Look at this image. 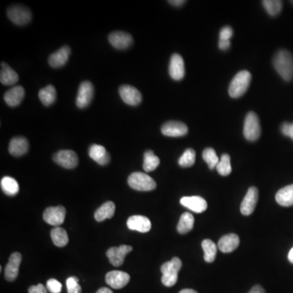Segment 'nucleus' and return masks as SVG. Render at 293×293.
Listing matches in <instances>:
<instances>
[{
    "label": "nucleus",
    "mask_w": 293,
    "mask_h": 293,
    "mask_svg": "<svg viewBox=\"0 0 293 293\" xmlns=\"http://www.w3.org/2000/svg\"><path fill=\"white\" fill-rule=\"evenodd\" d=\"M273 65L282 79L286 82L293 79V56L289 51L281 49L275 53Z\"/></svg>",
    "instance_id": "1"
},
{
    "label": "nucleus",
    "mask_w": 293,
    "mask_h": 293,
    "mask_svg": "<svg viewBox=\"0 0 293 293\" xmlns=\"http://www.w3.org/2000/svg\"><path fill=\"white\" fill-rule=\"evenodd\" d=\"M181 268L182 261L179 257H174L171 261H167L161 265V281L165 287H173L175 285L178 281V275Z\"/></svg>",
    "instance_id": "2"
},
{
    "label": "nucleus",
    "mask_w": 293,
    "mask_h": 293,
    "mask_svg": "<svg viewBox=\"0 0 293 293\" xmlns=\"http://www.w3.org/2000/svg\"><path fill=\"white\" fill-rule=\"evenodd\" d=\"M251 80L252 75L249 71L242 70L238 72L234 77L230 84V96L232 98H239L242 96L247 91Z\"/></svg>",
    "instance_id": "3"
},
{
    "label": "nucleus",
    "mask_w": 293,
    "mask_h": 293,
    "mask_svg": "<svg viewBox=\"0 0 293 293\" xmlns=\"http://www.w3.org/2000/svg\"><path fill=\"white\" fill-rule=\"evenodd\" d=\"M128 184L131 188L140 191H153L157 187L154 179L149 175L141 172L131 174L128 178Z\"/></svg>",
    "instance_id": "4"
},
{
    "label": "nucleus",
    "mask_w": 293,
    "mask_h": 293,
    "mask_svg": "<svg viewBox=\"0 0 293 293\" xmlns=\"http://www.w3.org/2000/svg\"><path fill=\"white\" fill-rule=\"evenodd\" d=\"M243 135L245 139L252 142L259 139L261 135V126L259 118L254 112H249L245 117Z\"/></svg>",
    "instance_id": "5"
},
{
    "label": "nucleus",
    "mask_w": 293,
    "mask_h": 293,
    "mask_svg": "<svg viewBox=\"0 0 293 293\" xmlns=\"http://www.w3.org/2000/svg\"><path fill=\"white\" fill-rule=\"evenodd\" d=\"M7 14L8 18L17 26H25L28 24L32 18V13L30 9L22 5L11 6L8 8Z\"/></svg>",
    "instance_id": "6"
},
{
    "label": "nucleus",
    "mask_w": 293,
    "mask_h": 293,
    "mask_svg": "<svg viewBox=\"0 0 293 293\" xmlns=\"http://www.w3.org/2000/svg\"><path fill=\"white\" fill-rule=\"evenodd\" d=\"M94 95V87L92 83L89 81H85L79 86L78 95H77L76 104L79 109L87 108L92 101Z\"/></svg>",
    "instance_id": "7"
},
{
    "label": "nucleus",
    "mask_w": 293,
    "mask_h": 293,
    "mask_svg": "<svg viewBox=\"0 0 293 293\" xmlns=\"http://www.w3.org/2000/svg\"><path fill=\"white\" fill-rule=\"evenodd\" d=\"M55 162L65 169H74L79 164V157L75 152L60 150L53 156Z\"/></svg>",
    "instance_id": "8"
},
{
    "label": "nucleus",
    "mask_w": 293,
    "mask_h": 293,
    "mask_svg": "<svg viewBox=\"0 0 293 293\" xmlns=\"http://www.w3.org/2000/svg\"><path fill=\"white\" fill-rule=\"evenodd\" d=\"M66 210L63 206L49 207L43 213V219L49 225L58 227L64 222Z\"/></svg>",
    "instance_id": "9"
},
{
    "label": "nucleus",
    "mask_w": 293,
    "mask_h": 293,
    "mask_svg": "<svg viewBox=\"0 0 293 293\" xmlns=\"http://www.w3.org/2000/svg\"><path fill=\"white\" fill-rule=\"evenodd\" d=\"M258 190L257 187H249L247 194L243 198L240 205L241 213L245 216H249L254 212L256 206H257V201H258Z\"/></svg>",
    "instance_id": "10"
},
{
    "label": "nucleus",
    "mask_w": 293,
    "mask_h": 293,
    "mask_svg": "<svg viewBox=\"0 0 293 293\" xmlns=\"http://www.w3.org/2000/svg\"><path fill=\"white\" fill-rule=\"evenodd\" d=\"M133 248L130 245H120L119 247H113L107 251L106 255L109 262L114 266L118 267L124 262L125 257L132 251Z\"/></svg>",
    "instance_id": "11"
},
{
    "label": "nucleus",
    "mask_w": 293,
    "mask_h": 293,
    "mask_svg": "<svg viewBox=\"0 0 293 293\" xmlns=\"http://www.w3.org/2000/svg\"><path fill=\"white\" fill-rule=\"evenodd\" d=\"M119 94L127 105L131 106H137L142 101V94L138 89L129 85H123L119 88Z\"/></svg>",
    "instance_id": "12"
},
{
    "label": "nucleus",
    "mask_w": 293,
    "mask_h": 293,
    "mask_svg": "<svg viewBox=\"0 0 293 293\" xmlns=\"http://www.w3.org/2000/svg\"><path fill=\"white\" fill-rule=\"evenodd\" d=\"M130 275L124 271H113L107 274L105 281L107 284L114 289H120L126 287L130 282Z\"/></svg>",
    "instance_id": "13"
},
{
    "label": "nucleus",
    "mask_w": 293,
    "mask_h": 293,
    "mask_svg": "<svg viewBox=\"0 0 293 293\" xmlns=\"http://www.w3.org/2000/svg\"><path fill=\"white\" fill-rule=\"evenodd\" d=\"M161 132L165 136H184L188 132V127H187V125L181 123V121L169 120L161 127Z\"/></svg>",
    "instance_id": "14"
},
{
    "label": "nucleus",
    "mask_w": 293,
    "mask_h": 293,
    "mask_svg": "<svg viewBox=\"0 0 293 293\" xmlns=\"http://www.w3.org/2000/svg\"><path fill=\"white\" fill-rule=\"evenodd\" d=\"M109 40L111 45L118 50L129 48L133 43V38L131 34L123 31L111 33L109 34Z\"/></svg>",
    "instance_id": "15"
},
{
    "label": "nucleus",
    "mask_w": 293,
    "mask_h": 293,
    "mask_svg": "<svg viewBox=\"0 0 293 293\" xmlns=\"http://www.w3.org/2000/svg\"><path fill=\"white\" fill-rule=\"evenodd\" d=\"M169 72L171 78L175 81H180L185 76V65L183 57L179 54H173L170 58Z\"/></svg>",
    "instance_id": "16"
},
{
    "label": "nucleus",
    "mask_w": 293,
    "mask_h": 293,
    "mask_svg": "<svg viewBox=\"0 0 293 293\" xmlns=\"http://www.w3.org/2000/svg\"><path fill=\"white\" fill-rule=\"evenodd\" d=\"M21 254L20 253H12L9 257L8 263L5 267V279L8 281H14L15 279L17 278L19 273V267H20V262H21Z\"/></svg>",
    "instance_id": "17"
},
{
    "label": "nucleus",
    "mask_w": 293,
    "mask_h": 293,
    "mask_svg": "<svg viewBox=\"0 0 293 293\" xmlns=\"http://www.w3.org/2000/svg\"><path fill=\"white\" fill-rule=\"evenodd\" d=\"M127 227L131 231H137L141 233H146L152 228L150 220L144 216L134 215L127 220Z\"/></svg>",
    "instance_id": "18"
},
{
    "label": "nucleus",
    "mask_w": 293,
    "mask_h": 293,
    "mask_svg": "<svg viewBox=\"0 0 293 293\" xmlns=\"http://www.w3.org/2000/svg\"><path fill=\"white\" fill-rule=\"evenodd\" d=\"M181 205L186 207L195 213H203L208 208V204L204 198L201 197H185L180 200Z\"/></svg>",
    "instance_id": "19"
},
{
    "label": "nucleus",
    "mask_w": 293,
    "mask_h": 293,
    "mask_svg": "<svg viewBox=\"0 0 293 293\" xmlns=\"http://www.w3.org/2000/svg\"><path fill=\"white\" fill-rule=\"evenodd\" d=\"M70 47L64 46L60 47L56 53L51 55L48 58V63L53 68H60L68 62L70 55Z\"/></svg>",
    "instance_id": "20"
},
{
    "label": "nucleus",
    "mask_w": 293,
    "mask_h": 293,
    "mask_svg": "<svg viewBox=\"0 0 293 293\" xmlns=\"http://www.w3.org/2000/svg\"><path fill=\"white\" fill-rule=\"evenodd\" d=\"M89 156L99 165H106L110 161V156L105 146L101 145L93 144L89 149Z\"/></svg>",
    "instance_id": "21"
},
{
    "label": "nucleus",
    "mask_w": 293,
    "mask_h": 293,
    "mask_svg": "<svg viewBox=\"0 0 293 293\" xmlns=\"http://www.w3.org/2000/svg\"><path fill=\"white\" fill-rule=\"evenodd\" d=\"M25 97V90L21 86H16L8 90L4 94V101L8 106L16 107L22 102Z\"/></svg>",
    "instance_id": "22"
},
{
    "label": "nucleus",
    "mask_w": 293,
    "mask_h": 293,
    "mask_svg": "<svg viewBox=\"0 0 293 293\" xmlns=\"http://www.w3.org/2000/svg\"><path fill=\"white\" fill-rule=\"evenodd\" d=\"M28 140L24 137H15L10 141L8 151H9V153L12 156L20 157V156L26 154L28 152Z\"/></svg>",
    "instance_id": "23"
},
{
    "label": "nucleus",
    "mask_w": 293,
    "mask_h": 293,
    "mask_svg": "<svg viewBox=\"0 0 293 293\" xmlns=\"http://www.w3.org/2000/svg\"><path fill=\"white\" fill-rule=\"evenodd\" d=\"M239 245V238L235 234H228L224 235L219 239L218 247L219 250L224 253H231L235 249H236Z\"/></svg>",
    "instance_id": "24"
},
{
    "label": "nucleus",
    "mask_w": 293,
    "mask_h": 293,
    "mask_svg": "<svg viewBox=\"0 0 293 293\" xmlns=\"http://www.w3.org/2000/svg\"><path fill=\"white\" fill-rule=\"evenodd\" d=\"M19 80L18 75L6 63H1L0 81L5 86H12L16 84Z\"/></svg>",
    "instance_id": "25"
},
{
    "label": "nucleus",
    "mask_w": 293,
    "mask_h": 293,
    "mask_svg": "<svg viewBox=\"0 0 293 293\" xmlns=\"http://www.w3.org/2000/svg\"><path fill=\"white\" fill-rule=\"evenodd\" d=\"M277 203L281 206L289 207L293 205V184L283 187L275 196Z\"/></svg>",
    "instance_id": "26"
},
{
    "label": "nucleus",
    "mask_w": 293,
    "mask_h": 293,
    "mask_svg": "<svg viewBox=\"0 0 293 293\" xmlns=\"http://www.w3.org/2000/svg\"><path fill=\"white\" fill-rule=\"evenodd\" d=\"M115 204L112 201H108L101 205L94 213V218L97 222H103L106 219L112 218L115 213Z\"/></svg>",
    "instance_id": "27"
},
{
    "label": "nucleus",
    "mask_w": 293,
    "mask_h": 293,
    "mask_svg": "<svg viewBox=\"0 0 293 293\" xmlns=\"http://www.w3.org/2000/svg\"><path fill=\"white\" fill-rule=\"evenodd\" d=\"M38 97L42 105L46 107L51 106L57 100V90L53 85H48L39 90Z\"/></svg>",
    "instance_id": "28"
},
{
    "label": "nucleus",
    "mask_w": 293,
    "mask_h": 293,
    "mask_svg": "<svg viewBox=\"0 0 293 293\" xmlns=\"http://www.w3.org/2000/svg\"><path fill=\"white\" fill-rule=\"evenodd\" d=\"M194 223H195V218L191 213H183L179 219V223L177 226V230L180 234L188 233L193 229Z\"/></svg>",
    "instance_id": "29"
},
{
    "label": "nucleus",
    "mask_w": 293,
    "mask_h": 293,
    "mask_svg": "<svg viewBox=\"0 0 293 293\" xmlns=\"http://www.w3.org/2000/svg\"><path fill=\"white\" fill-rule=\"evenodd\" d=\"M1 188L6 195L13 197L16 196L19 191V185L18 183L13 178L11 177H4L1 179Z\"/></svg>",
    "instance_id": "30"
},
{
    "label": "nucleus",
    "mask_w": 293,
    "mask_h": 293,
    "mask_svg": "<svg viewBox=\"0 0 293 293\" xmlns=\"http://www.w3.org/2000/svg\"><path fill=\"white\" fill-rule=\"evenodd\" d=\"M53 243L57 247H64L68 243V236L66 231L61 227H55L51 231Z\"/></svg>",
    "instance_id": "31"
},
{
    "label": "nucleus",
    "mask_w": 293,
    "mask_h": 293,
    "mask_svg": "<svg viewBox=\"0 0 293 293\" xmlns=\"http://www.w3.org/2000/svg\"><path fill=\"white\" fill-rule=\"evenodd\" d=\"M202 249H203L204 258L205 261L208 263H211L214 261L217 255V245H215L214 242L210 239H205L202 242Z\"/></svg>",
    "instance_id": "32"
},
{
    "label": "nucleus",
    "mask_w": 293,
    "mask_h": 293,
    "mask_svg": "<svg viewBox=\"0 0 293 293\" xmlns=\"http://www.w3.org/2000/svg\"><path fill=\"white\" fill-rule=\"evenodd\" d=\"M159 165H160V159L158 157L154 154L153 151H146L143 158V169L146 173L155 170Z\"/></svg>",
    "instance_id": "33"
},
{
    "label": "nucleus",
    "mask_w": 293,
    "mask_h": 293,
    "mask_svg": "<svg viewBox=\"0 0 293 293\" xmlns=\"http://www.w3.org/2000/svg\"><path fill=\"white\" fill-rule=\"evenodd\" d=\"M262 4L267 13L271 16L279 15L283 8V3L280 0H264Z\"/></svg>",
    "instance_id": "34"
},
{
    "label": "nucleus",
    "mask_w": 293,
    "mask_h": 293,
    "mask_svg": "<svg viewBox=\"0 0 293 293\" xmlns=\"http://www.w3.org/2000/svg\"><path fill=\"white\" fill-rule=\"evenodd\" d=\"M216 169L222 176H227L231 173L232 168H231V157L229 155L223 154L222 156L221 160L219 161Z\"/></svg>",
    "instance_id": "35"
},
{
    "label": "nucleus",
    "mask_w": 293,
    "mask_h": 293,
    "mask_svg": "<svg viewBox=\"0 0 293 293\" xmlns=\"http://www.w3.org/2000/svg\"><path fill=\"white\" fill-rule=\"evenodd\" d=\"M202 157H203L204 161L209 165V169H213L217 167L219 159L214 149L212 148H207L204 150Z\"/></svg>",
    "instance_id": "36"
},
{
    "label": "nucleus",
    "mask_w": 293,
    "mask_h": 293,
    "mask_svg": "<svg viewBox=\"0 0 293 293\" xmlns=\"http://www.w3.org/2000/svg\"><path fill=\"white\" fill-rule=\"evenodd\" d=\"M195 162L196 152L192 149H188L185 151L179 160V165L183 168L192 166Z\"/></svg>",
    "instance_id": "37"
},
{
    "label": "nucleus",
    "mask_w": 293,
    "mask_h": 293,
    "mask_svg": "<svg viewBox=\"0 0 293 293\" xmlns=\"http://www.w3.org/2000/svg\"><path fill=\"white\" fill-rule=\"evenodd\" d=\"M68 293H81L82 287L79 285V279L77 277H69L66 280Z\"/></svg>",
    "instance_id": "38"
},
{
    "label": "nucleus",
    "mask_w": 293,
    "mask_h": 293,
    "mask_svg": "<svg viewBox=\"0 0 293 293\" xmlns=\"http://www.w3.org/2000/svg\"><path fill=\"white\" fill-rule=\"evenodd\" d=\"M46 288L52 293H60L62 289V284L55 279H49L46 282Z\"/></svg>",
    "instance_id": "39"
},
{
    "label": "nucleus",
    "mask_w": 293,
    "mask_h": 293,
    "mask_svg": "<svg viewBox=\"0 0 293 293\" xmlns=\"http://www.w3.org/2000/svg\"><path fill=\"white\" fill-rule=\"evenodd\" d=\"M232 36H233V29L231 27H223L219 34V40H230Z\"/></svg>",
    "instance_id": "40"
},
{
    "label": "nucleus",
    "mask_w": 293,
    "mask_h": 293,
    "mask_svg": "<svg viewBox=\"0 0 293 293\" xmlns=\"http://www.w3.org/2000/svg\"><path fill=\"white\" fill-rule=\"evenodd\" d=\"M280 130L283 135L289 137L293 140V123H283Z\"/></svg>",
    "instance_id": "41"
},
{
    "label": "nucleus",
    "mask_w": 293,
    "mask_h": 293,
    "mask_svg": "<svg viewBox=\"0 0 293 293\" xmlns=\"http://www.w3.org/2000/svg\"><path fill=\"white\" fill-rule=\"evenodd\" d=\"M29 293H47L46 292V287L44 286L39 283L36 286H31L29 288Z\"/></svg>",
    "instance_id": "42"
},
{
    "label": "nucleus",
    "mask_w": 293,
    "mask_h": 293,
    "mask_svg": "<svg viewBox=\"0 0 293 293\" xmlns=\"http://www.w3.org/2000/svg\"><path fill=\"white\" fill-rule=\"evenodd\" d=\"M219 48L223 51L227 50L231 46V41L230 40H219Z\"/></svg>",
    "instance_id": "43"
},
{
    "label": "nucleus",
    "mask_w": 293,
    "mask_h": 293,
    "mask_svg": "<svg viewBox=\"0 0 293 293\" xmlns=\"http://www.w3.org/2000/svg\"><path fill=\"white\" fill-rule=\"evenodd\" d=\"M249 293H265V291L261 286L255 285L249 291Z\"/></svg>",
    "instance_id": "44"
},
{
    "label": "nucleus",
    "mask_w": 293,
    "mask_h": 293,
    "mask_svg": "<svg viewBox=\"0 0 293 293\" xmlns=\"http://www.w3.org/2000/svg\"><path fill=\"white\" fill-rule=\"evenodd\" d=\"M169 4H172L174 6L180 7L186 3L184 0H173V1H169Z\"/></svg>",
    "instance_id": "45"
},
{
    "label": "nucleus",
    "mask_w": 293,
    "mask_h": 293,
    "mask_svg": "<svg viewBox=\"0 0 293 293\" xmlns=\"http://www.w3.org/2000/svg\"><path fill=\"white\" fill-rule=\"evenodd\" d=\"M96 293H113V291H111L108 287H101V289H99Z\"/></svg>",
    "instance_id": "46"
},
{
    "label": "nucleus",
    "mask_w": 293,
    "mask_h": 293,
    "mask_svg": "<svg viewBox=\"0 0 293 293\" xmlns=\"http://www.w3.org/2000/svg\"><path fill=\"white\" fill-rule=\"evenodd\" d=\"M179 293H198L197 291L193 289H183L179 291Z\"/></svg>",
    "instance_id": "47"
},
{
    "label": "nucleus",
    "mask_w": 293,
    "mask_h": 293,
    "mask_svg": "<svg viewBox=\"0 0 293 293\" xmlns=\"http://www.w3.org/2000/svg\"><path fill=\"white\" fill-rule=\"evenodd\" d=\"M288 260H289L291 263L293 264V248L290 250L289 253H288Z\"/></svg>",
    "instance_id": "48"
},
{
    "label": "nucleus",
    "mask_w": 293,
    "mask_h": 293,
    "mask_svg": "<svg viewBox=\"0 0 293 293\" xmlns=\"http://www.w3.org/2000/svg\"><path fill=\"white\" fill-rule=\"evenodd\" d=\"M291 4H293V1H291Z\"/></svg>",
    "instance_id": "49"
}]
</instances>
